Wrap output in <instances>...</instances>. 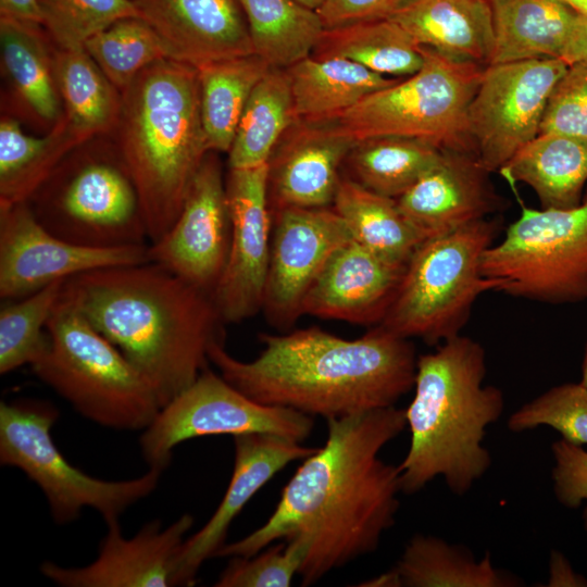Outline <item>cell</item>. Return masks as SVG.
Masks as SVG:
<instances>
[{
  "label": "cell",
  "instance_id": "cell-48",
  "mask_svg": "<svg viewBox=\"0 0 587 587\" xmlns=\"http://www.w3.org/2000/svg\"><path fill=\"white\" fill-rule=\"evenodd\" d=\"M0 16L41 24L38 0H0Z\"/></svg>",
  "mask_w": 587,
  "mask_h": 587
},
{
  "label": "cell",
  "instance_id": "cell-11",
  "mask_svg": "<svg viewBox=\"0 0 587 587\" xmlns=\"http://www.w3.org/2000/svg\"><path fill=\"white\" fill-rule=\"evenodd\" d=\"M313 426L312 416L259 403L208 367L160 409L142 430L139 446L148 467L163 472L174 448L192 438L264 433L301 444L311 436Z\"/></svg>",
  "mask_w": 587,
  "mask_h": 587
},
{
  "label": "cell",
  "instance_id": "cell-17",
  "mask_svg": "<svg viewBox=\"0 0 587 587\" xmlns=\"http://www.w3.org/2000/svg\"><path fill=\"white\" fill-rule=\"evenodd\" d=\"M232 235L230 212L218 159L208 153L193 176L172 227L149 243L155 263L212 296L224 272Z\"/></svg>",
  "mask_w": 587,
  "mask_h": 587
},
{
  "label": "cell",
  "instance_id": "cell-49",
  "mask_svg": "<svg viewBox=\"0 0 587 587\" xmlns=\"http://www.w3.org/2000/svg\"><path fill=\"white\" fill-rule=\"evenodd\" d=\"M559 1L566 4L569 8H571L573 11H575L577 14H586L587 15V0H559Z\"/></svg>",
  "mask_w": 587,
  "mask_h": 587
},
{
  "label": "cell",
  "instance_id": "cell-23",
  "mask_svg": "<svg viewBox=\"0 0 587 587\" xmlns=\"http://www.w3.org/2000/svg\"><path fill=\"white\" fill-rule=\"evenodd\" d=\"M405 266L390 263L351 239L333 253L309 289L302 314L378 325Z\"/></svg>",
  "mask_w": 587,
  "mask_h": 587
},
{
  "label": "cell",
  "instance_id": "cell-39",
  "mask_svg": "<svg viewBox=\"0 0 587 587\" xmlns=\"http://www.w3.org/2000/svg\"><path fill=\"white\" fill-rule=\"evenodd\" d=\"M60 279L26 297L3 300L0 309V374L32 365L48 344L47 323L61 296Z\"/></svg>",
  "mask_w": 587,
  "mask_h": 587
},
{
  "label": "cell",
  "instance_id": "cell-47",
  "mask_svg": "<svg viewBox=\"0 0 587 587\" xmlns=\"http://www.w3.org/2000/svg\"><path fill=\"white\" fill-rule=\"evenodd\" d=\"M561 59L567 64L587 61V15L577 14Z\"/></svg>",
  "mask_w": 587,
  "mask_h": 587
},
{
  "label": "cell",
  "instance_id": "cell-14",
  "mask_svg": "<svg viewBox=\"0 0 587 587\" xmlns=\"http://www.w3.org/2000/svg\"><path fill=\"white\" fill-rule=\"evenodd\" d=\"M148 245L93 248L47 230L28 203H0V297L14 300L88 271L149 262Z\"/></svg>",
  "mask_w": 587,
  "mask_h": 587
},
{
  "label": "cell",
  "instance_id": "cell-10",
  "mask_svg": "<svg viewBox=\"0 0 587 587\" xmlns=\"http://www.w3.org/2000/svg\"><path fill=\"white\" fill-rule=\"evenodd\" d=\"M520 216L480 259L484 277L498 291L545 303L587 300V192L572 209H532Z\"/></svg>",
  "mask_w": 587,
  "mask_h": 587
},
{
  "label": "cell",
  "instance_id": "cell-28",
  "mask_svg": "<svg viewBox=\"0 0 587 587\" xmlns=\"http://www.w3.org/2000/svg\"><path fill=\"white\" fill-rule=\"evenodd\" d=\"M332 207L355 241L390 263L407 265L424 241L396 199L376 193L349 176L340 178Z\"/></svg>",
  "mask_w": 587,
  "mask_h": 587
},
{
  "label": "cell",
  "instance_id": "cell-45",
  "mask_svg": "<svg viewBox=\"0 0 587 587\" xmlns=\"http://www.w3.org/2000/svg\"><path fill=\"white\" fill-rule=\"evenodd\" d=\"M411 0H324L317 10L325 28L388 18Z\"/></svg>",
  "mask_w": 587,
  "mask_h": 587
},
{
  "label": "cell",
  "instance_id": "cell-18",
  "mask_svg": "<svg viewBox=\"0 0 587 587\" xmlns=\"http://www.w3.org/2000/svg\"><path fill=\"white\" fill-rule=\"evenodd\" d=\"M192 524L189 513L168 526L153 520L126 538L120 522L109 523L91 563L64 567L47 561L40 565V572L62 587L173 586L177 554Z\"/></svg>",
  "mask_w": 587,
  "mask_h": 587
},
{
  "label": "cell",
  "instance_id": "cell-4",
  "mask_svg": "<svg viewBox=\"0 0 587 587\" xmlns=\"http://www.w3.org/2000/svg\"><path fill=\"white\" fill-rule=\"evenodd\" d=\"M482 345L458 335L417 359L414 396L405 409L410 448L400 470L401 491L423 489L442 476L457 496L465 495L491 464L483 446L486 428L504 410L501 389L484 385Z\"/></svg>",
  "mask_w": 587,
  "mask_h": 587
},
{
  "label": "cell",
  "instance_id": "cell-26",
  "mask_svg": "<svg viewBox=\"0 0 587 587\" xmlns=\"http://www.w3.org/2000/svg\"><path fill=\"white\" fill-rule=\"evenodd\" d=\"M494 51L489 64L561 58L577 13L559 0H489Z\"/></svg>",
  "mask_w": 587,
  "mask_h": 587
},
{
  "label": "cell",
  "instance_id": "cell-6",
  "mask_svg": "<svg viewBox=\"0 0 587 587\" xmlns=\"http://www.w3.org/2000/svg\"><path fill=\"white\" fill-rule=\"evenodd\" d=\"M34 374L85 419L116 430H143L161 405L146 377L61 296Z\"/></svg>",
  "mask_w": 587,
  "mask_h": 587
},
{
  "label": "cell",
  "instance_id": "cell-35",
  "mask_svg": "<svg viewBox=\"0 0 587 587\" xmlns=\"http://www.w3.org/2000/svg\"><path fill=\"white\" fill-rule=\"evenodd\" d=\"M52 68L75 133L90 135L108 128L116 120L121 100L115 86L85 48L61 49Z\"/></svg>",
  "mask_w": 587,
  "mask_h": 587
},
{
  "label": "cell",
  "instance_id": "cell-20",
  "mask_svg": "<svg viewBox=\"0 0 587 587\" xmlns=\"http://www.w3.org/2000/svg\"><path fill=\"white\" fill-rule=\"evenodd\" d=\"M354 143L333 120H297L267 162L272 213L285 208L332 207L341 178L339 167Z\"/></svg>",
  "mask_w": 587,
  "mask_h": 587
},
{
  "label": "cell",
  "instance_id": "cell-36",
  "mask_svg": "<svg viewBox=\"0 0 587 587\" xmlns=\"http://www.w3.org/2000/svg\"><path fill=\"white\" fill-rule=\"evenodd\" d=\"M39 24L0 16V45L4 67L16 89L46 120L60 113L52 64H49Z\"/></svg>",
  "mask_w": 587,
  "mask_h": 587
},
{
  "label": "cell",
  "instance_id": "cell-15",
  "mask_svg": "<svg viewBox=\"0 0 587 587\" xmlns=\"http://www.w3.org/2000/svg\"><path fill=\"white\" fill-rule=\"evenodd\" d=\"M267 183L268 163L229 168L230 246L212 294L224 323H239L263 308L273 227Z\"/></svg>",
  "mask_w": 587,
  "mask_h": 587
},
{
  "label": "cell",
  "instance_id": "cell-51",
  "mask_svg": "<svg viewBox=\"0 0 587 587\" xmlns=\"http://www.w3.org/2000/svg\"><path fill=\"white\" fill-rule=\"evenodd\" d=\"M580 383L587 387V347L585 351V357L582 363V379Z\"/></svg>",
  "mask_w": 587,
  "mask_h": 587
},
{
  "label": "cell",
  "instance_id": "cell-50",
  "mask_svg": "<svg viewBox=\"0 0 587 587\" xmlns=\"http://www.w3.org/2000/svg\"><path fill=\"white\" fill-rule=\"evenodd\" d=\"M295 1L315 11H317L324 2V0H295Z\"/></svg>",
  "mask_w": 587,
  "mask_h": 587
},
{
  "label": "cell",
  "instance_id": "cell-40",
  "mask_svg": "<svg viewBox=\"0 0 587 587\" xmlns=\"http://www.w3.org/2000/svg\"><path fill=\"white\" fill-rule=\"evenodd\" d=\"M42 23L61 49L85 42L114 22L140 16L134 0H38Z\"/></svg>",
  "mask_w": 587,
  "mask_h": 587
},
{
  "label": "cell",
  "instance_id": "cell-8",
  "mask_svg": "<svg viewBox=\"0 0 587 587\" xmlns=\"http://www.w3.org/2000/svg\"><path fill=\"white\" fill-rule=\"evenodd\" d=\"M421 49L424 62L416 73L370 93L333 121L355 142L400 136L473 153L466 112L486 66Z\"/></svg>",
  "mask_w": 587,
  "mask_h": 587
},
{
  "label": "cell",
  "instance_id": "cell-42",
  "mask_svg": "<svg viewBox=\"0 0 587 587\" xmlns=\"http://www.w3.org/2000/svg\"><path fill=\"white\" fill-rule=\"evenodd\" d=\"M304 550L296 540L272 544L250 557H232L215 587H288L299 574Z\"/></svg>",
  "mask_w": 587,
  "mask_h": 587
},
{
  "label": "cell",
  "instance_id": "cell-2",
  "mask_svg": "<svg viewBox=\"0 0 587 587\" xmlns=\"http://www.w3.org/2000/svg\"><path fill=\"white\" fill-rule=\"evenodd\" d=\"M263 350L251 361L212 346L210 362L252 400L310 416L340 417L394 407L415 383L414 346L377 325L357 339L319 327L260 335Z\"/></svg>",
  "mask_w": 587,
  "mask_h": 587
},
{
  "label": "cell",
  "instance_id": "cell-21",
  "mask_svg": "<svg viewBox=\"0 0 587 587\" xmlns=\"http://www.w3.org/2000/svg\"><path fill=\"white\" fill-rule=\"evenodd\" d=\"M478 158L441 150L435 165L397 200L411 225L425 239L487 218L504 208Z\"/></svg>",
  "mask_w": 587,
  "mask_h": 587
},
{
  "label": "cell",
  "instance_id": "cell-27",
  "mask_svg": "<svg viewBox=\"0 0 587 587\" xmlns=\"http://www.w3.org/2000/svg\"><path fill=\"white\" fill-rule=\"evenodd\" d=\"M297 120L330 121L399 79L342 58L309 55L286 68Z\"/></svg>",
  "mask_w": 587,
  "mask_h": 587
},
{
  "label": "cell",
  "instance_id": "cell-1",
  "mask_svg": "<svg viewBox=\"0 0 587 587\" xmlns=\"http://www.w3.org/2000/svg\"><path fill=\"white\" fill-rule=\"evenodd\" d=\"M326 425L324 446L303 459L265 523L215 557H250L296 540L304 550L298 575L309 586L377 549L396 522L401 491L399 466L379 452L405 428V409L330 417Z\"/></svg>",
  "mask_w": 587,
  "mask_h": 587
},
{
  "label": "cell",
  "instance_id": "cell-43",
  "mask_svg": "<svg viewBox=\"0 0 587 587\" xmlns=\"http://www.w3.org/2000/svg\"><path fill=\"white\" fill-rule=\"evenodd\" d=\"M587 137V61L569 64L545 108L539 134Z\"/></svg>",
  "mask_w": 587,
  "mask_h": 587
},
{
  "label": "cell",
  "instance_id": "cell-25",
  "mask_svg": "<svg viewBox=\"0 0 587 587\" xmlns=\"http://www.w3.org/2000/svg\"><path fill=\"white\" fill-rule=\"evenodd\" d=\"M498 172L512 188L528 185L541 209L575 208L587 182V137L538 134Z\"/></svg>",
  "mask_w": 587,
  "mask_h": 587
},
{
  "label": "cell",
  "instance_id": "cell-37",
  "mask_svg": "<svg viewBox=\"0 0 587 587\" xmlns=\"http://www.w3.org/2000/svg\"><path fill=\"white\" fill-rule=\"evenodd\" d=\"M67 141L53 134L33 137L17 122L0 123V203L24 202L55 170Z\"/></svg>",
  "mask_w": 587,
  "mask_h": 587
},
{
  "label": "cell",
  "instance_id": "cell-7",
  "mask_svg": "<svg viewBox=\"0 0 587 587\" xmlns=\"http://www.w3.org/2000/svg\"><path fill=\"white\" fill-rule=\"evenodd\" d=\"M501 228L500 217H487L425 239L409 260L378 325L428 345L460 335L477 298L498 291L499 280L483 276L480 259Z\"/></svg>",
  "mask_w": 587,
  "mask_h": 587
},
{
  "label": "cell",
  "instance_id": "cell-13",
  "mask_svg": "<svg viewBox=\"0 0 587 587\" xmlns=\"http://www.w3.org/2000/svg\"><path fill=\"white\" fill-rule=\"evenodd\" d=\"M569 64L530 59L485 67L466 112V139L490 173L539 134L548 98Z\"/></svg>",
  "mask_w": 587,
  "mask_h": 587
},
{
  "label": "cell",
  "instance_id": "cell-22",
  "mask_svg": "<svg viewBox=\"0 0 587 587\" xmlns=\"http://www.w3.org/2000/svg\"><path fill=\"white\" fill-rule=\"evenodd\" d=\"M171 59L201 66L254 53L238 0H134Z\"/></svg>",
  "mask_w": 587,
  "mask_h": 587
},
{
  "label": "cell",
  "instance_id": "cell-24",
  "mask_svg": "<svg viewBox=\"0 0 587 587\" xmlns=\"http://www.w3.org/2000/svg\"><path fill=\"white\" fill-rule=\"evenodd\" d=\"M423 47L489 65L494 26L489 0H411L390 17Z\"/></svg>",
  "mask_w": 587,
  "mask_h": 587
},
{
  "label": "cell",
  "instance_id": "cell-34",
  "mask_svg": "<svg viewBox=\"0 0 587 587\" xmlns=\"http://www.w3.org/2000/svg\"><path fill=\"white\" fill-rule=\"evenodd\" d=\"M441 149L410 137L383 136L357 141L346 158L353 180L398 199L438 161Z\"/></svg>",
  "mask_w": 587,
  "mask_h": 587
},
{
  "label": "cell",
  "instance_id": "cell-9",
  "mask_svg": "<svg viewBox=\"0 0 587 587\" xmlns=\"http://www.w3.org/2000/svg\"><path fill=\"white\" fill-rule=\"evenodd\" d=\"M58 409L40 400L0 402V463L21 470L45 495L57 524L76 521L85 508L105 524L120 522L132 505L157 488L162 471L148 469L139 477L105 480L72 465L58 449L51 428Z\"/></svg>",
  "mask_w": 587,
  "mask_h": 587
},
{
  "label": "cell",
  "instance_id": "cell-19",
  "mask_svg": "<svg viewBox=\"0 0 587 587\" xmlns=\"http://www.w3.org/2000/svg\"><path fill=\"white\" fill-rule=\"evenodd\" d=\"M233 438L235 463L228 487L209 521L183 542L173 586H193L200 567L225 545L230 524L251 498L289 463L316 450L274 434L248 433Z\"/></svg>",
  "mask_w": 587,
  "mask_h": 587
},
{
  "label": "cell",
  "instance_id": "cell-33",
  "mask_svg": "<svg viewBox=\"0 0 587 587\" xmlns=\"http://www.w3.org/2000/svg\"><path fill=\"white\" fill-rule=\"evenodd\" d=\"M254 53L271 67L288 68L311 55L325 26L317 11L295 0H238Z\"/></svg>",
  "mask_w": 587,
  "mask_h": 587
},
{
  "label": "cell",
  "instance_id": "cell-46",
  "mask_svg": "<svg viewBox=\"0 0 587 587\" xmlns=\"http://www.w3.org/2000/svg\"><path fill=\"white\" fill-rule=\"evenodd\" d=\"M549 579L547 586H587V579L576 573L566 558L559 551L552 550L549 562Z\"/></svg>",
  "mask_w": 587,
  "mask_h": 587
},
{
  "label": "cell",
  "instance_id": "cell-41",
  "mask_svg": "<svg viewBox=\"0 0 587 587\" xmlns=\"http://www.w3.org/2000/svg\"><path fill=\"white\" fill-rule=\"evenodd\" d=\"M540 426L555 429L571 444L587 445V387L580 382L554 386L508 419V428L512 432Z\"/></svg>",
  "mask_w": 587,
  "mask_h": 587
},
{
  "label": "cell",
  "instance_id": "cell-30",
  "mask_svg": "<svg viewBox=\"0 0 587 587\" xmlns=\"http://www.w3.org/2000/svg\"><path fill=\"white\" fill-rule=\"evenodd\" d=\"M407 587H510L519 580L496 569L489 553L476 560L466 548L415 535L392 569Z\"/></svg>",
  "mask_w": 587,
  "mask_h": 587
},
{
  "label": "cell",
  "instance_id": "cell-5",
  "mask_svg": "<svg viewBox=\"0 0 587 587\" xmlns=\"http://www.w3.org/2000/svg\"><path fill=\"white\" fill-rule=\"evenodd\" d=\"M121 160L139 196L149 243L176 221L210 152L198 68L173 59L145 67L123 89Z\"/></svg>",
  "mask_w": 587,
  "mask_h": 587
},
{
  "label": "cell",
  "instance_id": "cell-32",
  "mask_svg": "<svg viewBox=\"0 0 587 587\" xmlns=\"http://www.w3.org/2000/svg\"><path fill=\"white\" fill-rule=\"evenodd\" d=\"M297 121L286 70L271 67L253 88L228 151L229 168L267 163L286 130Z\"/></svg>",
  "mask_w": 587,
  "mask_h": 587
},
{
  "label": "cell",
  "instance_id": "cell-31",
  "mask_svg": "<svg viewBox=\"0 0 587 587\" xmlns=\"http://www.w3.org/2000/svg\"><path fill=\"white\" fill-rule=\"evenodd\" d=\"M270 68L255 53L198 68L201 121L210 151H229L246 103Z\"/></svg>",
  "mask_w": 587,
  "mask_h": 587
},
{
  "label": "cell",
  "instance_id": "cell-29",
  "mask_svg": "<svg viewBox=\"0 0 587 587\" xmlns=\"http://www.w3.org/2000/svg\"><path fill=\"white\" fill-rule=\"evenodd\" d=\"M311 55L342 58L384 76H410L423 65L421 46L391 18L325 28Z\"/></svg>",
  "mask_w": 587,
  "mask_h": 587
},
{
  "label": "cell",
  "instance_id": "cell-3",
  "mask_svg": "<svg viewBox=\"0 0 587 587\" xmlns=\"http://www.w3.org/2000/svg\"><path fill=\"white\" fill-rule=\"evenodd\" d=\"M62 295L146 377L161 408L209 367L210 349L225 339L212 296L152 262L77 274Z\"/></svg>",
  "mask_w": 587,
  "mask_h": 587
},
{
  "label": "cell",
  "instance_id": "cell-38",
  "mask_svg": "<svg viewBox=\"0 0 587 587\" xmlns=\"http://www.w3.org/2000/svg\"><path fill=\"white\" fill-rule=\"evenodd\" d=\"M110 82L124 89L151 63L171 59L167 46L140 16L121 18L84 45Z\"/></svg>",
  "mask_w": 587,
  "mask_h": 587
},
{
  "label": "cell",
  "instance_id": "cell-44",
  "mask_svg": "<svg viewBox=\"0 0 587 587\" xmlns=\"http://www.w3.org/2000/svg\"><path fill=\"white\" fill-rule=\"evenodd\" d=\"M551 450L555 498L566 508H578L584 500L587 501V450L564 439L554 441ZM583 519L587 530V507Z\"/></svg>",
  "mask_w": 587,
  "mask_h": 587
},
{
  "label": "cell",
  "instance_id": "cell-16",
  "mask_svg": "<svg viewBox=\"0 0 587 587\" xmlns=\"http://www.w3.org/2000/svg\"><path fill=\"white\" fill-rule=\"evenodd\" d=\"M274 216L262 311L278 328L291 327L333 253L352 235L333 207L285 208Z\"/></svg>",
  "mask_w": 587,
  "mask_h": 587
},
{
  "label": "cell",
  "instance_id": "cell-12",
  "mask_svg": "<svg viewBox=\"0 0 587 587\" xmlns=\"http://www.w3.org/2000/svg\"><path fill=\"white\" fill-rule=\"evenodd\" d=\"M70 170L36 208L29 207L47 230L85 247L148 245L139 196L122 160L87 161Z\"/></svg>",
  "mask_w": 587,
  "mask_h": 587
}]
</instances>
